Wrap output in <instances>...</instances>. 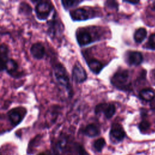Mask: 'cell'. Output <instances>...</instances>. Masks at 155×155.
Returning <instances> with one entry per match:
<instances>
[{
  "instance_id": "obj_1",
  "label": "cell",
  "mask_w": 155,
  "mask_h": 155,
  "mask_svg": "<svg viewBox=\"0 0 155 155\" xmlns=\"http://www.w3.org/2000/svg\"><path fill=\"white\" fill-rule=\"evenodd\" d=\"M53 73L58 84L63 87L70 96L72 94V88L70 84L68 74L62 64L58 63L53 67Z\"/></svg>"
},
{
  "instance_id": "obj_2",
  "label": "cell",
  "mask_w": 155,
  "mask_h": 155,
  "mask_svg": "<svg viewBox=\"0 0 155 155\" xmlns=\"http://www.w3.org/2000/svg\"><path fill=\"white\" fill-rule=\"evenodd\" d=\"M111 83L117 89L128 90L131 84L128 71L120 69L116 71L111 77Z\"/></svg>"
},
{
  "instance_id": "obj_3",
  "label": "cell",
  "mask_w": 155,
  "mask_h": 155,
  "mask_svg": "<svg viewBox=\"0 0 155 155\" xmlns=\"http://www.w3.org/2000/svg\"><path fill=\"white\" fill-rule=\"evenodd\" d=\"M53 7L48 1H40L35 6V12L36 17L39 20L47 19L50 14Z\"/></svg>"
},
{
  "instance_id": "obj_4",
  "label": "cell",
  "mask_w": 155,
  "mask_h": 155,
  "mask_svg": "<svg viewBox=\"0 0 155 155\" xmlns=\"http://www.w3.org/2000/svg\"><path fill=\"white\" fill-rule=\"evenodd\" d=\"M26 113L25 108L22 107H17L11 109L7 113V117L11 124L13 126L18 125L23 119Z\"/></svg>"
},
{
  "instance_id": "obj_5",
  "label": "cell",
  "mask_w": 155,
  "mask_h": 155,
  "mask_svg": "<svg viewBox=\"0 0 155 155\" xmlns=\"http://www.w3.org/2000/svg\"><path fill=\"white\" fill-rule=\"evenodd\" d=\"M94 112L96 114L102 113L107 119H109L115 114L116 107L114 105L111 103H100L96 106Z\"/></svg>"
},
{
  "instance_id": "obj_6",
  "label": "cell",
  "mask_w": 155,
  "mask_h": 155,
  "mask_svg": "<svg viewBox=\"0 0 155 155\" xmlns=\"http://www.w3.org/2000/svg\"><path fill=\"white\" fill-rule=\"evenodd\" d=\"M76 40L80 46L87 45L94 41L90 31L84 28H79L76 33Z\"/></svg>"
},
{
  "instance_id": "obj_7",
  "label": "cell",
  "mask_w": 155,
  "mask_h": 155,
  "mask_svg": "<svg viewBox=\"0 0 155 155\" xmlns=\"http://www.w3.org/2000/svg\"><path fill=\"white\" fill-rule=\"evenodd\" d=\"M87 79V73L81 64L75 63L72 69V79L76 83H82Z\"/></svg>"
},
{
  "instance_id": "obj_8",
  "label": "cell",
  "mask_w": 155,
  "mask_h": 155,
  "mask_svg": "<svg viewBox=\"0 0 155 155\" xmlns=\"http://www.w3.org/2000/svg\"><path fill=\"white\" fill-rule=\"evenodd\" d=\"M70 15L72 20L75 21H85L90 18V12L84 8H78L71 10Z\"/></svg>"
},
{
  "instance_id": "obj_9",
  "label": "cell",
  "mask_w": 155,
  "mask_h": 155,
  "mask_svg": "<svg viewBox=\"0 0 155 155\" xmlns=\"http://www.w3.org/2000/svg\"><path fill=\"white\" fill-rule=\"evenodd\" d=\"M110 135L117 141L122 140L125 137V133L122 126L118 123L112 124L110 131Z\"/></svg>"
},
{
  "instance_id": "obj_10",
  "label": "cell",
  "mask_w": 155,
  "mask_h": 155,
  "mask_svg": "<svg viewBox=\"0 0 155 155\" xmlns=\"http://www.w3.org/2000/svg\"><path fill=\"white\" fill-rule=\"evenodd\" d=\"M30 51L34 58L36 59H41L45 55V50L41 42H36L31 46Z\"/></svg>"
},
{
  "instance_id": "obj_11",
  "label": "cell",
  "mask_w": 155,
  "mask_h": 155,
  "mask_svg": "<svg viewBox=\"0 0 155 155\" xmlns=\"http://www.w3.org/2000/svg\"><path fill=\"white\" fill-rule=\"evenodd\" d=\"M18 68V63L12 59H8L4 67V70H5L8 74L13 77L19 76Z\"/></svg>"
},
{
  "instance_id": "obj_12",
  "label": "cell",
  "mask_w": 155,
  "mask_h": 155,
  "mask_svg": "<svg viewBox=\"0 0 155 155\" xmlns=\"http://www.w3.org/2000/svg\"><path fill=\"white\" fill-rule=\"evenodd\" d=\"M62 31V25L59 24V20H58L56 13L53 16L51 21L49 22V28H48V33L50 35L52 36H55L56 35H58L60 32Z\"/></svg>"
},
{
  "instance_id": "obj_13",
  "label": "cell",
  "mask_w": 155,
  "mask_h": 155,
  "mask_svg": "<svg viewBox=\"0 0 155 155\" xmlns=\"http://www.w3.org/2000/svg\"><path fill=\"white\" fill-rule=\"evenodd\" d=\"M142 61L143 56L139 51H131L127 54V62L131 65H138L142 63Z\"/></svg>"
},
{
  "instance_id": "obj_14",
  "label": "cell",
  "mask_w": 155,
  "mask_h": 155,
  "mask_svg": "<svg viewBox=\"0 0 155 155\" xmlns=\"http://www.w3.org/2000/svg\"><path fill=\"white\" fill-rule=\"evenodd\" d=\"M87 64L90 70L96 74H98L104 67L102 63L96 59H90L88 60Z\"/></svg>"
},
{
  "instance_id": "obj_15",
  "label": "cell",
  "mask_w": 155,
  "mask_h": 155,
  "mask_svg": "<svg viewBox=\"0 0 155 155\" xmlns=\"http://www.w3.org/2000/svg\"><path fill=\"white\" fill-rule=\"evenodd\" d=\"M8 52L9 50L7 45L4 43L1 44L0 47V68L1 71L4 70V65L8 59Z\"/></svg>"
},
{
  "instance_id": "obj_16",
  "label": "cell",
  "mask_w": 155,
  "mask_h": 155,
  "mask_svg": "<svg viewBox=\"0 0 155 155\" xmlns=\"http://www.w3.org/2000/svg\"><path fill=\"white\" fill-rule=\"evenodd\" d=\"M84 133L86 136L93 137L100 134V130L96 125L94 124H90L86 126L84 130Z\"/></svg>"
},
{
  "instance_id": "obj_17",
  "label": "cell",
  "mask_w": 155,
  "mask_h": 155,
  "mask_svg": "<svg viewBox=\"0 0 155 155\" xmlns=\"http://www.w3.org/2000/svg\"><path fill=\"white\" fill-rule=\"evenodd\" d=\"M139 96L145 101H151L154 97V91L151 88H145L140 91Z\"/></svg>"
},
{
  "instance_id": "obj_18",
  "label": "cell",
  "mask_w": 155,
  "mask_h": 155,
  "mask_svg": "<svg viewBox=\"0 0 155 155\" xmlns=\"http://www.w3.org/2000/svg\"><path fill=\"white\" fill-rule=\"evenodd\" d=\"M147 30L144 28H139L134 34V39L137 43H141L147 36Z\"/></svg>"
},
{
  "instance_id": "obj_19",
  "label": "cell",
  "mask_w": 155,
  "mask_h": 155,
  "mask_svg": "<svg viewBox=\"0 0 155 155\" xmlns=\"http://www.w3.org/2000/svg\"><path fill=\"white\" fill-rule=\"evenodd\" d=\"M82 2V1H62L61 3L62 4L63 7L65 10H67L69 8H71L73 7H75Z\"/></svg>"
},
{
  "instance_id": "obj_20",
  "label": "cell",
  "mask_w": 155,
  "mask_h": 155,
  "mask_svg": "<svg viewBox=\"0 0 155 155\" xmlns=\"http://www.w3.org/2000/svg\"><path fill=\"white\" fill-rule=\"evenodd\" d=\"M105 145V140L102 137L97 139L93 142V147L98 152H101Z\"/></svg>"
},
{
  "instance_id": "obj_21",
  "label": "cell",
  "mask_w": 155,
  "mask_h": 155,
  "mask_svg": "<svg viewBox=\"0 0 155 155\" xmlns=\"http://www.w3.org/2000/svg\"><path fill=\"white\" fill-rule=\"evenodd\" d=\"M67 143V139L62 137L60 138L55 146V150L57 153H60L65 148Z\"/></svg>"
},
{
  "instance_id": "obj_22",
  "label": "cell",
  "mask_w": 155,
  "mask_h": 155,
  "mask_svg": "<svg viewBox=\"0 0 155 155\" xmlns=\"http://www.w3.org/2000/svg\"><path fill=\"white\" fill-rule=\"evenodd\" d=\"M150 127V123L147 120H142L139 124V128L142 132L147 131Z\"/></svg>"
},
{
  "instance_id": "obj_23",
  "label": "cell",
  "mask_w": 155,
  "mask_h": 155,
  "mask_svg": "<svg viewBox=\"0 0 155 155\" xmlns=\"http://www.w3.org/2000/svg\"><path fill=\"white\" fill-rule=\"evenodd\" d=\"M27 4L25 3V2H22L20 4V8H19V10H20V12L21 13H23L24 14H28L30 13H31V7L28 5L27 7Z\"/></svg>"
},
{
  "instance_id": "obj_24",
  "label": "cell",
  "mask_w": 155,
  "mask_h": 155,
  "mask_svg": "<svg viewBox=\"0 0 155 155\" xmlns=\"http://www.w3.org/2000/svg\"><path fill=\"white\" fill-rule=\"evenodd\" d=\"M148 45H149V47H151V48L155 49V33L151 35L149 37Z\"/></svg>"
},
{
  "instance_id": "obj_25",
  "label": "cell",
  "mask_w": 155,
  "mask_h": 155,
  "mask_svg": "<svg viewBox=\"0 0 155 155\" xmlns=\"http://www.w3.org/2000/svg\"><path fill=\"white\" fill-rule=\"evenodd\" d=\"M77 150L78 151V155H90L89 153L84 149V147L81 145H77Z\"/></svg>"
},
{
  "instance_id": "obj_26",
  "label": "cell",
  "mask_w": 155,
  "mask_h": 155,
  "mask_svg": "<svg viewBox=\"0 0 155 155\" xmlns=\"http://www.w3.org/2000/svg\"><path fill=\"white\" fill-rule=\"evenodd\" d=\"M124 2L130 3V4H136L139 2V1H124Z\"/></svg>"
},
{
  "instance_id": "obj_27",
  "label": "cell",
  "mask_w": 155,
  "mask_h": 155,
  "mask_svg": "<svg viewBox=\"0 0 155 155\" xmlns=\"http://www.w3.org/2000/svg\"><path fill=\"white\" fill-rule=\"evenodd\" d=\"M151 107L152 108H155V99H154V102H153V105H151Z\"/></svg>"
},
{
  "instance_id": "obj_28",
  "label": "cell",
  "mask_w": 155,
  "mask_h": 155,
  "mask_svg": "<svg viewBox=\"0 0 155 155\" xmlns=\"http://www.w3.org/2000/svg\"><path fill=\"white\" fill-rule=\"evenodd\" d=\"M39 155H49V154L48 153H41Z\"/></svg>"
}]
</instances>
